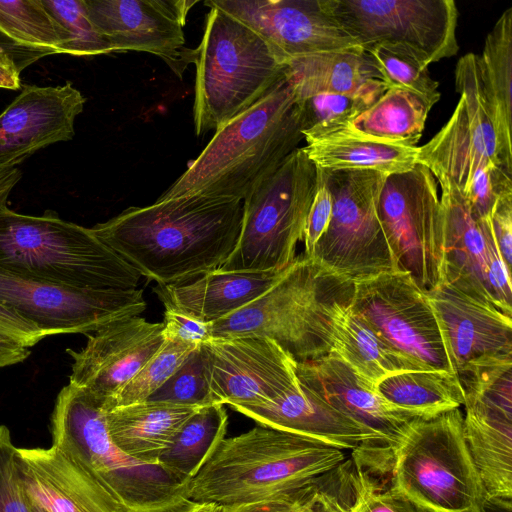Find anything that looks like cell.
Instances as JSON below:
<instances>
[{
  "instance_id": "obj_5",
  "label": "cell",
  "mask_w": 512,
  "mask_h": 512,
  "mask_svg": "<svg viewBox=\"0 0 512 512\" xmlns=\"http://www.w3.org/2000/svg\"><path fill=\"white\" fill-rule=\"evenodd\" d=\"M354 282L304 254L283 277L244 308L209 323L212 338L266 337L296 362L329 354L334 309L350 300Z\"/></svg>"
},
{
  "instance_id": "obj_35",
  "label": "cell",
  "mask_w": 512,
  "mask_h": 512,
  "mask_svg": "<svg viewBox=\"0 0 512 512\" xmlns=\"http://www.w3.org/2000/svg\"><path fill=\"white\" fill-rule=\"evenodd\" d=\"M386 90L382 81L374 80L355 93H319L297 99L306 143L348 128Z\"/></svg>"
},
{
  "instance_id": "obj_44",
  "label": "cell",
  "mask_w": 512,
  "mask_h": 512,
  "mask_svg": "<svg viewBox=\"0 0 512 512\" xmlns=\"http://www.w3.org/2000/svg\"><path fill=\"white\" fill-rule=\"evenodd\" d=\"M319 479L296 492L280 497L250 503L218 505L217 512H313L312 506Z\"/></svg>"
},
{
  "instance_id": "obj_48",
  "label": "cell",
  "mask_w": 512,
  "mask_h": 512,
  "mask_svg": "<svg viewBox=\"0 0 512 512\" xmlns=\"http://www.w3.org/2000/svg\"><path fill=\"white\" fill-rule=\"evenodd\" d=\"M162 323L166 338L178 339L195 345L207 342L212 338L209 323L170 308H165Z\"/></svg>"
},
{
  "instance_id": "obj_3",
  "label": "cell",
  "mask_w": 512,
  "mask_h": 512,
  "mask_svg": "<svg viewBox=\"0 0 512 512\" xmlns=\"http://www.w3.org/2000/svg\"><path fill=\"white\" fill-rule=\"evenodd\" d=\"M347 459L344 450L307 436L257 425L224 438L185 487L193 502L232 505L296 492Z\"/></svg>"
},
{
  "instance_id": "obj_4",
  "label": "cell",
  "mask_w": 512,
  "mask_h": 512,
  "mask_svg": "<svg viewBox=\"0 0 512 512\" xmlns=\"http://www.w3.org/2000/svg\"><path fill=\"white\" fill-rule=\"evenodd\" d=\"M0 268L22 277L94 290L136 289L141 275L91 230L46 211L0 208Z\"/></svg>"
},
{
  "instance_id": "obj_49",
  "label": "cell",
  "mask_w": 512,
  "mask_h": 512,
  "mask_svg": "<svg viewBox=\"0 0 512 512\" xmlns=\"http://www.w3.org/2000/svg\"><path fill=\"white\" fill-rule=\"evenodd\" d=\"M0 334L31 348L45 336L32 322L10 306L0 302Z\"/></svg>"
},
{
  "instance_id": "obj_8",
  "label": "cell",
  "mask_w": 512,
  "mask_h": 512,
  "mask_svg": "<svg viewBox=\"0 0 512 512\" xmlns=\"http://www.w3.org/2000/svg\"><path fill=\"white\" fill-rule=\"evenodd\" d=\"M391 480V488L427 512H486L459 408L411 423L395 452Z\"/></svg>"
},
{
  "instance_id": "obj_18",
  "label": "cell",
  "mask_w": 512,
  "mask_h": 512,
  "mask_svg": "<svg viewBox=\"0 0 512 512\" xmlns=\"http://www.w3.org/2000/svg\"><path fill=\"white\" fill-rule=\"evenodd\" d=\"M93 24L113 52H148L161 58L180 79L195 62L196 49L186 46L183 28L197 1L84 0Z\"/></svg>"
},
{
  "instance_id": "obj_10",
  "label": "cell",
  "mask_w": 512,
  "mask_h": 512,
  "mask_svg": "<svg viewBox=\"0 0 512 512\" xmlns=\"http://www.w3.org/2000/svg\"><path fill=\"white\" fill-rule=\"evenodd\" d=\"M319 171L332 195V214L308 258L351 282L398 271L377 210L388 175L373 170Z\"/></svg>"
},
{
  "instance_id": "obj_26",
  "label": "cell",
  "mask_w": 512,
  "mask_h": 512,
  "mask_svg": "<svg viewBox=\"0 0 512 512\" xmlns=\"http://www.w3.org/2000/svg\"><path fill=\"white\" fill-rule=\"evenodd\" d=\"M200 408L146 400L106 411V428L125 454L142 463L158 464L180 428Z\"/></svg>"
},
{
  "instance_id": "obj_53",
  "label": "cell",
  "mask_w": 512,
  "mask_h": 512,
  "mask_svg": "<svg viewBox=\"0 0 512 512\" xmlns=\"http://www.w3.org/2000/svg\"><path fill=\"white\" fill-rule=\"evenodd\" d=\"M218 505L206 502L187 501L174 512H217Z\"/></svg>"
},
{
  "instance_id": "obj_20",
  "label": "cell",
  "mask_w": 512,
  "mask_h": 512,
  "mask_svg": "<svg viewBox=\"0 0 512 512\" xmlns=\"http://www.w3.org/2000/svg\"><path fill=\"white\" fill-rule=\"evenodd\" d=\"M86 335L81 350H66L72 359L69 383L100 400L104 410L165 342L163 323L140 316L113 321Z\"/></svg>"
},
{
  "instance_id": "obj_12",
  "label": "cell",
  "mask_w": 512,
  "mask_h": 512,
  "mask_svg": "<svg viewBox=\"0 0 512 512\" xmlns=\"http://www.w3.org/2000/svg\"><path fill=\"white\" fill-rule=\"evenodd\" d=\"M350 307L383 342L423 370L456 374L437 315L409 273L391 271L354 282Z\"/></svg>"
},
{
  "instance_id": "obj_29",
  "label": "cell",
  "mask_w": 512,
  "mask_h": 512,
  "mask_svg": "<svg viewBox=\"0 0 512 512\" xmlns=\"http://www.w3.org/2000/svg\"><path fill=\"white\" fill-rule=\"evenodd\" d=\"M302 148L313 164L324 170H373L392 175L410 171L417 165V146L381 141L350 129Z\"/></svg>"
},
{
  "instance_id": "obj_28",
  "label": "cell",
  "mask_w": 512,
  "mask_h": 512,
  "mask_svg": "<svg viewBox=\"0 0 512 512\" xmlns=\"http://www.w3.org/2000/svg\"><path fill=\"white\" fill-rule=\"evenodd\" d=\"M351 300L336 305L332 318L330 352L346 363L370 385L405 371L423 370L419 365L390 348L357 315Z\"/></svg>"
},
{
  "instance_id": "obj_13",
  "label": "cell",
  "mask_w": 512,
  "mask_h": 512,
  "mask_svg": "<svg viewBox=\"0 0 512 512\" xmlns=\"http://www.w3.org/2000/svg\"><path fill=\"white\" fill-rule=\"evenodd\" d=\"M340 26L364 48L398 45L425 67L457 54L453 0H325Z\"/></svg>"
},
{
  "instance_id": "obj_33",
  "label": "cell",
  "mask_w": 512,
  "mask_h": 512,
  "mask_svg": "<svg viewBox=\"0 0 512 512\" xmlns=\"http://www.w3.org/2000/svg\"><path fill=\"white\" fill-rule=\"evenodd\" d=\"M228 415L224 405L198 409L180 428L158 464L183 484L192 479L225 438Z\"/></svg>"
},
{
  "instance_id": "obj_52",
  "label": "cell",
  "mask_w": 512,
  "mask_h": 512,
  "mask_svg": "<svg viewBox=\"0 0 512 512\" xmlns=\"http://www.w3.org/2000/svg\"><path fill=\"white\" fill-rule=\"evenodd\" d=\"M21 177L17 166L0 168V208L7 206L9 195Z\"/></svg>"
},
{
  "instance_id": "obj_54",
  "label": "cell",
  "mask_w": 512,
  "mask_h": 512,
  "mask_svg": "<svg viewBox=\"0 0 512 512\" xmlns=\"http://www.w3.org/2000/svg\"><path fill=\"white\" fill-rule=\"evenodd\" d=\"M29 503H30L31 512H47L46 510H44L40 506L36 505L35 503H32L30 501H29Z\"/></svg>"
},
{
  "instance_id": "obj_19",
  "label": "cell",
  "mask_w": 512,
  "mask_h": 512,
  "mask_svg": "<svg viewBox=\"0 0 512 512\" xmlns=\"http://www.w3.org/2000/svg\"><path fill=\"white\" fill-rule=\"evenodd\" d=\"M259 34L284 63L323 52L362 47L325 0H207Z\"/></svg>"
},
{
  "instance_id": "obj_22",
  "label": "cell",
  "mask_w": 512,
  "mask_h": 512,
  "mask_svg": "<svg viewBox=\"0 0 512 512\" xmlns=\"http://www.w3.org/2000/svg\"><path fill=\"white\" fill-rule=\"evenodd\" d=\"M425 293L441 325L457 375L512 363L511 316L444 281Z\"/></svg>"
},
{
  "instance_id": "obj_27",
  "label": "cell",
  "mask_w": 512,
  "mask_h": 512,
  "mask_svg": "<svg viewBox=\"0 0 512 512\" xmlns=\"http://www.w3.org/2000/svg\"><path fill=\"white\" fill-rule=\"evenodd\" d=\"M417 164L426 166L433 176L451 181L464 197L473 186L502 168L475 143L461 99L440 131L418 147Z\"/></svg>"
},
{
  "instance_id": "obj_25",
  "label": "cell",
  "mask_w": 512,
  "mask_h": 512,
  "mask_svg": "<svg viewBox=\"0 0 512 512\" xmlns=\"http://www.w3.org/2000/svg\"><path fill=\"white\" fill-rule=\"evenodd\" d=\"M288 268L280 271L215 270L183 284H157L153 291L165 308L212 323L262 296Z\"/></svg>"
},
{
  "instance_id": "obj_47",
  "label": "cell",
  "mask_w": 512,
  "mask_h": 512,
  "mask_svg": "<svg viewBox=\"0 0 512 512\" xmlns=\"http://www.w3.org/2000/svg\"><path fill=\"white\" fill-rule=\"evenodd\" d=\"M488 221L499 252L505 264L512 263V190L503 192L496 199Z\"/></svg>"
},
{
  "instance_id": "obj_37",
  "label": "cell",
  "mask_w": 512,
  "mask_h": 512,
  "mask_svg": "<svg viewBox=\"0 0 512 512\" xmlns=\"http://www.w3.org/2000/svg\"><path fill=\"white\" fill-rule=\"evenodd\" d=\"M455 87L464 104L468 124L478 148L494 164L506 170L483 88L477 54L467 53L458 60Z\"/></svg>"
},
{
  "instance_id": "obj_14",
  "label": "cell",
  "mask_w": 512,
  "mask_h": 512,
  "mask_svg": "<svg viewBox=\"0 0 512 512\" xmlns=\"http://www.w3.org/2000/svg\"><path fill=\"white\" fill-rule=\"evenodd\" d=\"M0 302L36 325L43 335L89 334L147 304L143 290H94L57 285L0 268Z\"/></svg>"
},
{
  "instance_id": "obj_1",
  "label": "cell",
  "mask_w": 512,
  "mask_h": 512,
  "mask_svg": "<svg viewBox=\"0 0 512 512\" xmlns=\"http://www.w3.org/2000/svg\"><path fill=\"white\" fill-rule=\"evenodd\" d=\"M241 221L242 201L158 198L91 230L141 276L176 285L219 269L237 244Z\"/></svg>"
},
{
  "instance_id": "obj_51",
  "label": "cell",
  "mask_w": 512,
  "mask_h": 512,
  "mask_svg": "<svg viewBox=\"0 0 512 512\" xmlns=\"http://www.w3.org/2000/svg\"><path fill=\"white\" fill-rule=\"evenodd\" d=\"M20 71L15 62L0 54V88L16 90L20 87Z\"/></svg>"
},
{
  "instance_id": "obj_23",
  "label": "cell",
  "mask_w": 512,
  "mask_h": 512,
  "mask_svg": "<svg viewBox=\"0 0 512 512\" xmlns=\"http://www.w3.org/2000/svg\"><path fill=\"white\" fill-rule=\"evenodd\" d=\"M85 102L71 82L25 86L0 113V168L15 167L46 146L71 140Z\"/></svg>"
},
{
  "instance_id": "obj_50",
  "label": "cell",
  "mask_w": 512,
  "mask_h": 512,
  "mask_svg": "<svg viewBox=\"0 0 512 512\" xmlns=\"http://www.w3.org/2000/svg\"><path fill=\"white\" fill-rule=\"evenodd\" d=\"M30 354V348L0 334V368L19 364L26 360Z\"/></svg>"
},
{
  "instance_id": "obj_46",
  "label": "cell",
  "mask_w": 512,
  "mask_h": 512,
  "mask_svg": "<svg viewBox=\"0 0 512 512\" xmlns=\"http://www.w3.org/2000/svg\"><path fill=\"white\" fill-rule=\"evenodd\" d=\"M332 195L317 168V187L309 210L304 231V255L308 257L313 251L316 243L325 233L332 214Z\"/></svg>"
},
{
  "instance_id": "obj_21",
  "label": "cell",
  "mask_w": 512,
  "mask_h": 512,
  "mask_svg": "<svg viewBox=\"0 0 512 512\" xmlns=\"http://www.w3.org/2000/svg\"><path fill=\"white\" fill-rule=\"evenodd\" d=\"M300 383L373 434L391 473L395 452L417 416L391 407L376 388L333 354L296 362Z\"/></svg>"
},
{
  "instance_id": "obj_39",
  "label": "cell",
  "mask_w": 512,
  "mask_h": 512,
  "mask_svg": "<svg viewBox=\"0 0 512 512\" xmlns=\"http://www.w3.org/2000/svg\"><path fill=\"white\" fill-rule=\"evenodd\" d=\"M197 346L165 337V342L158 352L116 394L105 411L148 400L175 373Z\"/></svg>"
},
{
  "instance_id": "obj_42",
  "label": "cell",
  "mask_w": 512,
  "mask_h": 512,
  "mask_svg": "<svg viewBox=\"0 0 512 512\" xmlns=\"http://www.w3.org/2000/svg\"><path fill=\"white\" fill-rule=\"evenodd\" d=\"M365 472L346 459L319 479L313 512H355Z\"/></svg>"
},
{
  "instance_id": "obj_15",
  "label": "cell",
  "mask_w": 512,
  "mask_h": 512,
  "mask_svg": "<svg viewBox=\"0 0 512 512\" xmlns=\"http://www.w3.org/2000/svg\"><path fill=\"white\" fill-rule=\"evenodd\" d=\"M434 177L441 187L444 220L442 281L512 316L511 269L502 259L488 217L477 220L453 183Z\"/></svg>"
},
{
  "instance_id": "obj_11",
  "label": "cell",
  "mask_w": 512,
  "mask_h": 512,
  "mask_svg": "<svg viewBox=\"0 0 512 512\" xmlns=\"http://www.w3.org/2000/svg\"><path fill=\"white\" fill-rule=\"evenodd\" d=\"M378 216L398 270L410 274L424 292L442 282L444 220L438 183L417 164L388 175L378 200Z\"/></svg>"
},
{
  "instance_id": "obj_32",
  "label": "cell",
  "mask_w": 512,
  "mask_h": 512,
  "mask_svg": "<svg viewBox=\"0 0 512 512\" xmlns=\"http://www.w3.org/2000/svg\"><path fill=\"white\" fill-rule=\"evenodd\" d=\"M375 388L391 407L417 417H432L459 408L465 401L457 374L442 370L396 373Z\"/></svg>"
},
{
  "instance_id": "obj_17",
  "label": "cell",
  "mask_w": 512,
  "mask_h": 512,
  "mask_svg": "<svg viewBox=\"0 0 512 512\" xmlns=\"http://www.w3.org/2000/svg\"><path fill=\"white\" fill-rule=\"evenodd\" d=\"M465 442L487 507L512 508V375L484 374L465 389Z\"/></svg>"
},
{
  "instance_id": "obj_16",
  "label": "cell",
  "mask_w": 512,
  "mask_h": 512,
  "mask_svg": "<svg viewBox=\"0 0 512 512\" xmlns=\"http://www.w3.org/2000/svg\"><path fill=\"white\" fill-rule=\"evenodd\" d=\"M213 403L263 407L298 381L296 361L266 337L211 338L201 344Z\"/></svg>"
},
{
  "instance_id": "obj_36",
  "label": "cell",
  "mask_w": 512,
  "mask_h": 512,
  "mask_svg": "<svg viewBox=\"0 0 512 512\" xmlns=\"http://www.w3.org/2000/svg\"><path fill=\"white\" fill-rule=\"evenodd\" d=\"M0 33L18 45L65 54L68 36L42 0H0Z\"/></svg>"
},
{
  "instance_id": "obj_41",
  "label": "cell",
  "mask_w": 512,
  "mask_h": 512,
  "mask_svg": "<svg viewBox=\"0 0 512 512\" xmlns=\"http://www.w3.org/2000/svg\"><path fill=\"white\" fill-rule=\"evenodd\" d=\"M148 400L203 407L212 401L201 344Z\"/></svg>"
},
{
  "instance_id": "obj_43",
  "label": "cell",
  "mask_w": 512,
  "mask_h": 512,
  "mask_svg": "<svg viewBox=\"0 0 512 512\" xmlns=\"http://www.w3.org/2000/svg\"><path fill=\"white\" fill-rule=\"evenodd\" d=\"M16 451L9 429L0 425V512H31L17 474Z\"/></svg>"
},
{
  "instance_id": "obj_40",
  "label": "cell",
  "mask_w": 512,
  "mask_h": 512,
  "mask_svg": "<svg viewBox=\"0 0 512 512\" xmlns=\"http://www.w3.org/2000/svg\"><path fill=\"white\" fill-rule=\"evenodd\" d=\"M42 1L68 36L65 54L92 57L113 53L108 40L91 21L84 0Z\"/></svg>"
},
{
  "instance_id": "obj_34",
  "label": "cell",
  "mask_w": 512,
  "mask_h": 512,
  "mask_svg": "<svg viewBox=\"0 0 512 512\" xmlns=\"http://www.w3.org/2000/svg\"><path fill=\"white\" fill-rule=\"evenodd\" d=\"M432 107L412 92L387 89L346 129L381 141L416 147Z\"/></svg>"
},
{
  "instance_id": "obj_31",
  "label": "cell",
  "mask_w": 512,
  "mask_h": 512,
  "mask_svg": "<svg viewBox=\"0 0 512 512\" xmlns=\"http://www.w3.org/2000/svg\"><path fill=\"white\" fill-rule=\"evenodd\" d=\"M287 65L297 99L319 93H355L380 80L363 47L313 54Z\"/></svg>"
},
{
  "instance_id": "obj_24",
  "label": "cell",
  "mask_w": 512,
  "mask_h": 512,
  "mask_svg": "<svg viewBox=\"0 0 512 512\" xmlns=\"http://www.w3.org/2000/svg\"><path fill=\"white\" fill-rule=\"evenodd\" d=\"M16 469L27 499L47 512H121L111 495L54 445L17 448Z\"/></svg>"
},
{
  "instance_id": "obj_30",
  "label": "cell",
  "mask_w": 512,
  "mask_h": 512,
  "mask_svg": "<svg viewBox=\"0 0 512 512\" xmlns=\"http://www.w3.org/2000/svg\"><path fill=\"white\" fill-rule=\"evenodd\" d=\"M478 64L502 160L512 174V7L487 35Z\"/></svg>"
},
{
  "instance_id": "obj_45",
  "label": "cell",
  "mask_w": 512,
  "mask_h": 512,
  "mask_svg": "<svg viewBox=\"0 0 512 512\" xmlns=\"http://www.w3.org/2000/svg\"><path fill=\"white\" fill-rule=\"evenodd\" d=\"M355 512H427L393 488L376 489V482L365 473Z\"/></svg>"
},
{
  "instance_id": "obj_38",
  "label": "cell",
  "mask_w": 512,
  "mask_h": 512,
  "mask_svg": "<svg viewBox=\"0 0 512 512\" xmlns=\"http://www.w3.org/2000/svg\"><path fill=\"white\" fill-rule=\"evenodd\" d=\"M380 80L387 89L412 92L432 106L441 97L439 83L431 78L425 67L411 52L390 44H376L364 47Z\"/></svg>"
},
{
  "instance_id": "obj_2",
  "label": "cell",
  "mask_w": 512,
  "mask_h": 512,
  "mask_svg": "<svg viewBox=\"0 0 512 512\" xmlns=\"http://www.w3.org/2000/svg\"><path fill=\"white\" fill-rule=\"evenodd\" d=\"M304 139L294 83L272 92L218 129L160 199L243 201Z\"/></svg>"
},
{
  "instance_id": "obj_6",
  "label": "cell",
  "mask_w": 512,
  "mask_h": 512,
  "mask_svg": "<svg viewBox=\"0 0 512 512\" xmlns=\"http://www.w3.org/2000/svg\"><path fill=\"white\" fill-rule=\"evenodd\" d=\"M100 400L68 383L51 415L52 445L76 460L115 500L121 512H174L187 501L186 484L159 464H146L111 440Z\"/></svg>"
},
{
  "instance_id": "obj_7",
  "label": "cell",
  "mask_w": 512,
  "mask_h": 512,
  "mask_svg": "<svg viewBox=\"0 0 512 512\" xmlns=\"http://www.w3.org/2000/svg\"><path fill=\"white\" fill-rule=\"evenodd\" d=\"M209 7L196 48L193 120L197 136L217 131L279 86L288 65L254 30Z\"/></svg>"
},
{
  "instance_id": "obj_9",
  "label": "cell",
  "mask_w": 512,
  "mask_h": 512,
  "mask_svg": "<svg viewBox=\"0 0 512 512\" xmlns=\"http://www.w3.org/2000/svg\"><path fill=\"white\" fill-rule=\"evenodd\" d=\"M317 187V167L295 149L242 201L237 244L217 270L280 271L295 260Z\"/></svg>"
}]
</instances>
